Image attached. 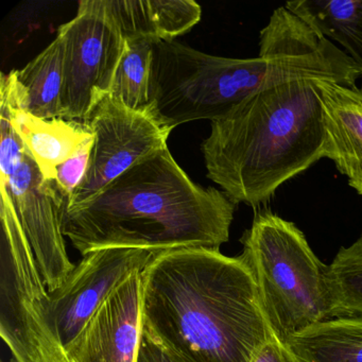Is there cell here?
Returning a JSON list of instances; mask_svg holds the SVG:
<instances>
[{"label":"cell","instance_id":"obj_19","mask_svg":"<svg viewBox=\"0 0 362 362\" xmlns=\"http://www.w3.org/2000/svg\"><path fill=\"white\" fill-rule=\"evenodd\" d=\"M329 274L336 317H362V233L349 247L339 250Z\"/></svg>","mask_w":362,"mask_h":362},{"label":"cell","instance_id":"obj_13","mask_svg":"<svg viewBox=\"0 0 362 362\" xmlns=\"http://www.w3.org/2000/svg\"><path fill=\"white\" fill-rule=\"evenodd\" d=\"M64 43L56 39L24 69L1 75L0 100L42 119L62 118Z\"/></svg>","mask_w":362,"mask_h":362},{"label":"cell","instance_id":"obj_17","mask_svg":"<svg viewBox=\"0 0 362 362\" xmlns=\"http://www.w3.org/2000/svg\"><path fill=\"white\" fill-rule=\"evenodd\" d=\"M286 344L303 362H362V317L325 320Z\"/></svg>","mask_w":362,"mask_h":362},{"label":"cell","instance_id":"obj_4","mask_svg":"<svg viewBox=\"0 0 362 362\" xmlns=\"http://www.w3.org/2000/svg\"><path fill=\"white\" fill-rule=\"evenodd\" d=\"M296 23L285 6L275 9L260 31L257 58H224L175 41H154L148 112L170 130L223 117L275 77L289 54Z\"/></svg>","mask_w":362,"mask_h":362},{"label":"cell","instance_id":"obj_18","mask_svg":"<svg viewBox=\"0 0 362 362\" xmlns=\"http://www.w3.org/2000/svg\"><path fill=\"white\" fill-rule=\"evenodd\" d=\"M153 40H126L110 96L134 111H148L151 93Z\"/></svg>","mask_w":362,"mask_h":362},{"label":"cell","instance_id":"obj_7","mask_svg":"<svg viewBox=\"0 0 362 362\" xmlns=\"http://www.w3.org/2000/svg\"><path fill=\"white\" fill-rule=\"evenodd\" d=\"M64 43L62 118L84 122L111 90L126 40L105 0H81L77 16L61 25Z\"/></svg>","mask_w":362,"mask_h":362},{"label":"cell","instance_id":"obj_1","mask_svg":"<svg viewBox=\"0 0 362 362\" xmlns=\"http://www.w3.org/2000/svg\"><path fill=\"white\" fill-rule=\"evenodd\" d=\"M361 77L342 49L298 18L275 77L211 122L201 146L207 177L235 204L268 202L284 183L325 158L319 80L356 86Z\"/></svg>","mask_w":362,"mask_h":362},{"label":"cell","instance_id":"obj_8","mask_svg":"<svg viewBox=\"0 0 362 362\" xmlns=\"http://www.w3.org/2000/svg\"><path fill=\"white\" fill-rule=\"evenodd\" d=\"M84 124L94 136L83 182L63 209H74L96 198L112 182L168 148L170 129L148 111H134L107 94Z\"/></svg>","mask_w":362,"mask_h":362},{"label":"cell","instance_id":"obj_3","mask_svg":"<svg viewBox=\"0 0 362 362\" xmlns=\"http://www.w3.org/2000/svg\"><path fill=\"white\" fill-rule=\"evenodd\" d=\"M64 205V204H63ZM235 204L194 183L167 148L131 168L96 198L61 214L65 237L82 255L103 249L164 253L220 250L230 239Z\"/></svg>","mask_w":362,"mask_h":362},{"label":"cell","instance_id":"obj_20","mask_svg":"<svg viewBox=\"0 0 362 362\" xmlns=\"http://www.w3.org/2000/svg\"><path fill=\"white\" fill-rule=\"evenodd\" d=\"M93 143L94 136L82 144L71 158L57 167L54 183L60 194L66 199V202L81 185L88 173Z\"/></svg>","mask_w":362,"mask_h":362},{"label":"cell","instance_id":"obj_10","mask_svg":"<svg viewBox=\"0 0 362 362\" xmlns=\"http://www.w3.org/2000/svg\"><path fill=\"white\" fill-rule=\"evenodd\" d=\"M156 254L145 250L103 249L83 256L64 283L49 291L57 332L67 349L112 292L143 272Z\"/></svg>","mask_w":362,"mask_h":362},{"label":"cell","instance_id":"obj_6","mask_svg":"<svg viewBox=\"0 0 362 362\" xmlns=\"http://www.w3.org/2000/svg\"><path fill=\"white\" fill-rule=\"evenodd\" d=\"M0 219V336L11 351V362H66L49 290L3 185Z\"/></svg>","mask_w":362,"mask_h":362},{"label":"cell","instance_id":"obj_15","mask_svg":"<svg viewBox=\"0 0 362 362\" xmlns=\"http://www.w3.org/2000/svg\"><path fill=\"white\" fill-rule=\"evenodd\" d=\"M124 40L173 41L194 28L202 16L194 0H105Z\"/></svg>","mask_w":362,"mask_h":362},{"label":"cell","instance_id":"obj_12","mask_svg":"<svg viewBox=\"0 0 362 362\" xmlns=\"http://www.w3.org/2000/svg\"><path fill=\"white\" fill-rule=\"evenodd\" d=\"M323 109L325 158L334 160L362 196V90L319 80Z\"/></svg>","mask_w":362,"mask_h":362},{"label":"cell","instance_id":"obj_9","mask_svg":"<svg viewBox=\"0 0 362 362\" xmlns=\"http://www.w3.org/2000/svg\"><path fill=\"white\" fill-rule=\"evenodd\" d=\"M33 247L37 266L49 291L60 287L75 264L69 259L62 230V206L66 199L56 183L44 179L27 150L16 173L1 179Z\"/></svg>","mask_w":362,"mask_h":362},{"label":"cell","instance_id":"obj_22","mask_svg":"<svg viewBox=\"0 0 362 362\" xmlns=\"http://www.w3.org/2000/svg\"><path fill=\"white\" fill-rule=\"evenodd\" d=\"M253 362H303L292 349L273 336L258 351Z\"/></svg>","mask_w":362,"mask_h":362},{"label":"cell","instance_id":"obj_16","mask_svg":"<svg viewBox=\"0 0 362 362\" xmlns=\"http://www.w3.org/2000/svg\"><path fill=\"white\" fill-rule=\"evenodd\" d=\"M285 7L334 41L362 69V0H300Z\"/></svg>","mask_w":362,"mask_h":362},{"label":"cell","instance_id":"obj_11","mask_svg":"<svg viewBox=\"0 0 362 362\" xmlns=\"http://www.w3.org/2000/svg\"><path fill=\"white\" fill-rule=\"evenodd\" d=\"M141 272L120 284L65 349L66 362H137L141 330Z\"/></svg>","mask_w":362,"mask_h":362},{"label":"cell","instance_id":"obj_5","mask_svg":"<svg viewBox=\"0 0 362 362\" xmlns=\"http://www.w3.org/2000/svg\"><path fill=\"white\" fill-rule=\"evenodd\" d=\"M241 259L255 279L260 303L275 336L292 337L336 317L329 266L317 257L304 233L268 209H260L241 238Z\"/></svg>","mask_w":362,"mask_h":362},{"label":"cell","instance_id":"obj_21","mask_svg":"<svg viewBox=\"0 0 362 362\" xmlns=\"http://www.w3.org/2000/svg\"><path fill=\"white\" fill-rule=\"evenodd\" d=\"M0 133H1L0 173H1V179L6 180L13 175L22 164L27 148L14 127L12 126L7 114L1 111H0Z\"/></svg>","mask_w":362,"mask_h":362},{"label":"cell","instance_id":"obj_23","mask_svg":"<svg viewBox=\"0 0 362 362\" xmlns=\"http://www.w3.org/2000/svg\"><path fill=\"white\" fill-rule=\"evenodd\" d=\"M137 362H177L164 349L156 344V341L141 330Z\"/></svg>","mask_w":362,"mask_h":362},{"label":"cell","instance_id":"obj_14","mask_svg":"<svg viewBox=\"0 0 362 362\" xmlns=\"http://www.w3.org/2000/svg\"><path fill=\"white\" fill-rule=\"evenodd\" d=\"M0 111L7 114L44 179L48 182L56 180L57 167L93 137L88 126L77 120L42 119L3 100H0Z\"/></svg>","mask_w":362,"mask_h":362},{"label":"cell","instance_id":"obj_2","mask_svg":"<svg viewBox=\"0 0 362 362\" xmlns=\"http://www.w3.org/2000/svg\"><path fill=\"white\" fill-rule=\"evenodd\" d=\"M141 277L143 330L177 362H253L274 336L240 256L173 250L154 255Z\"/></svg>","mask_w":362,"mask_h":362}]
</instances>
